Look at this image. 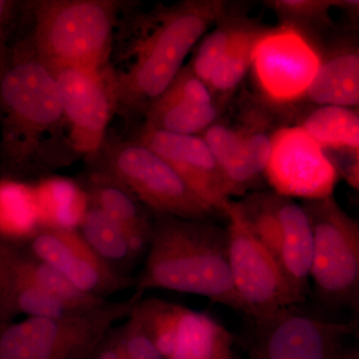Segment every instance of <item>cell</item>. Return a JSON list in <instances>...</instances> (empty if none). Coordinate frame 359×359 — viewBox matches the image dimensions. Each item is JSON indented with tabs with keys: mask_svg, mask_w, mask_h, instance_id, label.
<instances>
[{
	"mask_svg": "<svg viewBox=\"0 0 359 359\" xmlns=\"http://www.w3.org/2000/svg\"><path fill=\"white\" fill-rule=\"evenodd\" d=\"M2 178L21 180L67 164V123L57 78L27 39L9 47L0 76Z\"/></svg>",
	"mask_w": 359,
	"mask_h": 359,
	"instance_id": "6da1fadb",
	"label": "cell"
},
{
	"mask_svg": "<svg viewBox=\"0 0 359 359\" xmlns=\"http://www.w3.org/2000/svg\"><path fill=\"white\" fill-rule=\"evenodd\" d=\"M230 11L223 0H184L143 16L125 55L128 66L122 71L112 68L116 112L144 115L184 67L194 47Z\"/></svg>",
	"mask_w": 359,
	"mask_h": 359,
	"instance_id": "7a4b0ae2",
	"label": "cell"
},
{
	"mask_svg": "<svg viewBox=\"0 0 359 359\" xmlns=\"http://www.w3.org/2000/svg\"><path fill=\"white\" fill-rule=\"evenodd\" d=\"M136 292L150 290L201 295L241 311L231 280L226 228L154 214L152 237L142 269L135 276Z\"/></svg>",
	"mask_w": 359,
	"mask_h": 359,
	"instance_id": "3957f363",
	"label": "cell"
},
{
	"mask_svg": "<svg viewBox=\"0 0 359 359\" xmlns=\"http://www.w3.org/2000/svg\"><path fill=\"white\" fill-rule=\"evenodd\" d=\"M123 2L117 0H37L29 2L28 41L53 72L110 67L113 39Z\"/></svg>",
	"mask_w": 359,
	"mask_h": 359,
	"instance_id": "277c9868",
	"label": "cell"
},
{
	"mask_svg": "<svg viewBox=\"0 0 359 359\" xmlns=\"http://www.w3.org/2000/svg\"><path fill=\"white\" fill-rule=\"evenodd\" d=\"M107 302L68 318H26L0 330V359H88L104 335L128 318L143 297Z\"/></svg>",
	"mask_w": 359,
	"mask_h": 359,
	"instance_id": "5b68a950",
	"label": "cell"
},
{
	"mask_svg": "<svg viewBox=\"0 0 359 359\" xmlns=\"http://www.w3.org/2000/svg\"><path fill=\"white\" fill-rule=\"evenodd\" d=\"M313 228L311 280L332 308H353L359 295V221L334 196L302 203Z\"/></svg>",
	"mask_w": 359,
	"mask_h": 359,
	"instance_id": "8992f818",
	"label": "cell"
},
{
	"mask_svg": "<svg viewBox=\"0 0 359 359\" xmlns=\"http://www.w3.org/2000/svg\"><path fill=\"white\" fill-rule=\"evenodd\" d=\"M97 171L124 184L151 212L177 218L210 221L217 214L189 188L164 158L140 141L104 144Z\"/></svg>",
	"mask_w": 359,
	"mask_h": 359,
	"instance_id": "52a82bcc",
	"label": "cell"
},
{
	"mask_svg": "<svg viewBox=\"0 0 359 359\" xmlns=\"http://www.w3.org/2000/svg\"><path fill=\"white\" fill-rule=\"evenodd\" d=\"M231 280L241 311L252 320L299 302L282 268L245 219L238 201L224 212Z\"/></svg>",
	"mask_w": 359,
	"mask_h": 359,
	"instance_id": "ba28073f",
	"label": "cell"
},
{
	"mask_svg": "<svg viewBox=\"0 0 359 359\" xmlns=\"http://www.w3.org/2000/svg\"><path fill=\"white\" fill-rule=\"evenodd\" d=\"M238 204L301 304L308 294L313 257V228L304 205L273 191L249 193Z\"/></svg>",
	"mask_w": 359,
	"mask_h": 359,
	"instance_id": "9c48e42d",
	"label": "cell"
},
{
	"mask_svg": "<svg viewBox=\"0 0 359 359\" xmlns=\"http://www.w3.org/2000/svg\"><path fill=\"white\" fill-rule=\"evenodd\" d=\"M250 359H340L353 325L332 323L297 309H280L252 320Z\"/></svg>",
	"mask_w": 359,
	"mask_h": 359,
	"instance_id": "30bf717a",
	"label": "cell"
},
{
	"mask_svg": "<svg viewBox=\"0 0 359 359\" xmlns=\"http://www.w3.org/2000/svg\"><path fill=\"white\" fill-rule=\"evenodd\" d=\"M74 154L96 156L105 143L106 129L116 112L112 67L103 72L63 69L54 72Z\"/></svg>",
	"mask_w": 359,
	"mask_h": 359,
	"instance_id": "8fae6325",
	"label": "cell"
},
{
	"mask_svg": "<svg viewBox=\"0 0 359 359\" xmlns=\"http://www.w3.org/2000/svg\"><path fill=\"white\" fill-rule=\"evenodd\" d=\"M337 177L320 146L301 127L276 132L264 173L271 191L304 202L323 200L334 196Z\"/></svg>",
	"mask_w": 359,
	"mask_h": 359,
	"instance_id": "7c38bea8",
	"label": "cell"
},
{
	"mask_svg": "<svg viewBox=\"0 0 359 359\" xmlns=\"http://www.w3.org/2000/svg\"><path fill=\"white\" fill-rule=\"evenodd\" d=\"M15 245L56 269L85 294L107 299L110 295L134 287V278L112 271L78 230L39 229L25 242Z\"/></svg>",
	"mask_w": 359,
	"mask_h": 359,
	"instance_id": "4fadbf2b",
	"label": "cell"
},
{
	"mask_svg": "<svg viewBox=\"0 0 359 359\" xmlns=\"http://www.w3.org/2000/svg\"><path fill=\"white\" fill-rule=\"evenodd\" d=\"M137 140L164 158L208 207L224 217L231 199L218 163L202 136L141 129Z\"/></svg>",
	"mask_w": 359,
	"mask_h": 359,
	"instance_id": "5bb4252c",
	"label": "cell"
},
{
	"mask_svg": "<svg viewBox=\"0 0 359 359\" xmlns=\"http://www.w3.org/2000/svg\"><path fill=\"white\" fill-rule=\"evenodd\" d=\"M320 65L302 35L276 28L257 48L255 67L262 87L273 98L304 97Z\"/></svg>",
	"mask_w": 359,
	"mask_h": 359,
	"instance_id": "9a60e30c",
	"label": "cell"
},
{
	"mask_svg": "<svg viewBox=\"0 0 359 359\" xmlns=\"http://www.w3.org/2000/svg\"><path fill=\"white\" fill-rule=\"evenodd\" d=\"M304 98L314 106H337L359 114V28L332 40Z\"/></svg>",
	"mask_w": 359,
	"mask_h": 359,
	"instance_id": "2e32d148",
	"label": "cell"
},
{
	"mask_svg": "<svg viewBox=\"0 0 359 359\" xmlns=\"http://www.w3.org/2000/svg\"><path fill=\"white\" fill-rule=\"evenodd\" d=\"M299 127L320 146L337 175L359 192L358 113L316 106Z\"/></svg>",
	"mask_w": 359,
	"mask_h": 359,
	"instance_id": "e0dca14e",
	"label": "cell"
},
{
	"mask_svg": "<svg viewBox=\"0 0 359 359\" xmlns=\"http://www.w3.org/2000/svg\"><path fill=\"white\" fill-rule=\"evenodd\" d=\"M90 204L105 212L125 231L134 249L143 259L152 237L154 212L146 207L124 184L101 171L92 172L80 184Z\"/></svg>",
	"mask_w": 359,
	"mask_h": 359,
	"instance_id": "ac0fdd59",
	"label": "cell"
},
{
	"mask_svg": "<svg viewBox=\"0 0 359 359\" xmlns=\"http://www.w3.org/2000/svg\"><path fill=\"white\" fill-rule=\"evenodd\" d=\"M33 186L39 229L78 230L90 205L88 195L79 183L48 176Z\"/></svg>",
	"mask_w": 359,
	"mask_h": 359,
	"instance_id": "d6986e66",
	"label": "cell"
},
{
	"mask_svg": "<svg viewBox=\"0 0 359 359\" xmlns=\"http://www.w3.org/2000/svg\"><path fill=\"white\" fill-rule=\"evenodd\" d=\"M78 231L112 271L135 280V269L143 257L134 249L128 236L119 224L95 205L90 204Z\"/></svg>",
	"mask_w": 359,
	"mask_h": 359,
	"instance_id": "ffe728a7",
	"label": "cell"
},
{
	"mask_svg": "<svg viewBox=\"0 0 359 359\" xmlns=\"http://www.w3.org/2000/svg\"><path fill=\"white\" fill-rule=\"evenodd\" d=\"M203 138L218 163L228 197H245L261 183L245 150L240 130L216 122Z\"/></svg>",
	"mask_w": 359,
	"mask_h": 359,
	"instance_id": "44dd1931",
	"label": "cell"
},
{
	"mask_svg": "<svg viewBox=\"0 0 359 359\" xmlns=\"http://www.w3.org/2000/svg\"><path fill=\"white\" fill-rule=\"evenodd\" d=\"M275 29L248 18L231 40L208 83L215 101L221 107L247 76L259 45Z\"/></svg>",
	"mask_w": 359,
	"mask_h": 359,
	"instance_id": "7402d4cb",
	"label": "cell"
},
{
	"mask_svg": "<svg viewBox=\"0 0 359 359\" xmlns=\"http://www.w3.org/2000/svg\"><path fill=\"white\" fill-rule=\"evenodd\" d=\"M219 112L221 106L218 103L201 104L161 94L144 113L142 129L202 136L218 122Z\"/></svg>",
	"mask_w": 359,
	"mask_h": 359,
	"instance_id": "603a6c76",
	"label": "cell"
},
{
	"mask_svg": "<svg viewBox=\"0 0 359 359\" xmlns=\"http://www.w3.org/2000/svg\"><path fill=\"white\" fill-rule=\"evenodd\" d=\"M233 339L209 314L187 308L178 339L167 359H236Z\"/></svg>",
	"mask_w": 359,
	"mask_h": 359,
	"instance_id": "cb8c5ba5",
	"label": "cell"
},
{
	"mask_svg": "<svg viewBox=\"0 0 359 359\" xmlns=\"http://www.w3.org/2000/svg\"><path fill=\"white\" fill-rule=\"evenodd\" d=\"M39 230L33 184L0 179V240L20 244Z\"/></svg>",
	"mask_w": 359,
	"mask_h": 359,
	"instance_id": "d4e9b609",
	"label": "cell"
},
{
	"mask_svg": "<svg viewBox=\"0 0 359 359\" xmlns=\"http://www.w3.org/2000/svg\"><path fill=\"white\" fill-rule=\"evenodd\" d=\"M9 247L16 282L34 285L65 301L90 309L101 308L109 302L107 299L87 294L78 290L59 271L32 257L20 245L9 243Z\"/></svg>",
	"mask_w": 359,
	"mask_h": 359,
	"instance_id": "484cf974",
	"label": "cell"
},
{
	"mask_svg": "<svg viewBox=\"0 0 359 359\" xmlns=\"http://www.w3.org/2000/svg\"><path fill=\"white\" fill-rule=\"evenodd\" d=\"M88 359H164L138 316L132 311L128 318L111 328Z\"/></svg>",
	"mask_w": 359,
	"mask_h": 359,
	"instance_id": "4316f807",
	"label": "cell"
},
{
	"mask_svg": "<svg viewBox=\"0 0 359 359\" xmlns=\"http://www.w3.org/2000/svg\"><path fill=\"white\" fill-rule=\"evenodd\" d=\"M186 309L187 306L157 297H143L135 306L133 313L164 359L173 351Z\"/></svg>",
	"mask_w": 359,
	"mask_h": 359,
	"instance_id": "83f0119b",
	"label": "cell"
},
{
	"mask_svg": "<svg viewBox=\"0 0 359 359\" xmlns=\"http://www.w3.org/2000/svg\"><path fill=\"white\" fill-rule=\"evenodd\" d=\"M247 20L244 16L230 11L200 40L188 66L204 83H209L231 40Z\"/></svg>",
	"mask_w": 359,
	"mask_h": 359,
	"instance_id": "f1b7e54d",
	"label": "cell"
},
{
	"mask_svg": "<svg viewBox=\"0 0 359 359\" xmlns=\"http://www.w3.org/2000/svg\"><path fill=\"white\" fill-rule=\"evenodd\" d=\"M282 27L299 34H314L332 25V0H269L264 1Z\"/></svg>",
	"mask_w": 359,
	"mask_h": 359,
	"instance_id": "f546056e",
	"label": "cell"
},
{
	"mask_svg": "<svg viewBox=\"0 0 359 359\" xmlns=\"http://www.w3.org/2000/svg\"><path fill=\"white\" fill-rule=\"evenodd\" d=\"M90 311L92 309L65 301L57 295L45 292L34 285L18 283L14 280V318L20 314H25L27 318H68Z\"/></svg>",
	"mask_w": 359,
	"mask_h": 359,
	"instance_id": "4dcf8cb0",
	"label": "cell"
},
{
	"mask_svg": "<svg viewBox=\"0 0 359 359\" xmlns=\"http://www.w3.org/2000/svg\"><path fill=\"white\" fill-rule=\"evenodd\" d=\"M238 130L242 135L250 164L257 176L264 179V173L273 153L276 132H269L264 115L257 112H250L245 116L243 126Z\"/></svg>",
	"mask_w": 359,
	"mask_h": 359,
	"instance_id": "1f68e13d",
	"label": "cell"
},
{
	"mask_svg": "<svg viewBox=\"0 0 359 359\" xmlns=\"http://www.w3.org/2000/svg\"><path fill=\"white\" fill-rule=\"evenodd\" d=\"M14 276L11 247L0 240V330L13 323Z\"/></svg>",
	"mask_w": 359,
	"mask_h": 359,
	"instance_id": "d6a6232c",
	"label": "cell"
},
{
	"mask_svg": "<svg viewBox=\"0 0 359 359\" xmlns=\"http://www.w3.org/2000/svg\"><path fill=\"white\" fill-rule=\"evenodd\" d=\"M18 1L13 0H0V76L6 65L7 53H8L9 39L13 32L14 20L18 13Z\"/></svg>",
	"mask_w": 359,
	"mask_h": 359,
	"instance_id": "836d02e7",
	"label": "cell"
},
{
	"mask_svg": "<svg viewBox=\"0 0 359 359\" xmlns=\"http://www.w3.org/2000/svg\"><path fill=\"white\" fill-rule=\"evenodd\" d=\"M334 7L346 13L353 28H359V0H332Z\"/></svg>",
	"mask_w": 359,
	"mask_h": 359,
	"instance_id": "e575fe53",
	"label": "cell"
},
{
	"mask_svg": "<svg viewBox=\"0 0 359 359\" xmlns=\"http://www.w3.org/2000/svg\"><path fill=\"white\" fill-rule=\"evenodd\" d=\"M353 337V341L347 339L340 359H359V332H354Z\"/></svg>",
	"mask_w": 359,
	"mask_h": 359,
	"instance_id": "d590c367",
	"label": "cell"
},
{
	"mask_svg": "<svg viewBox=\"0 0 359 359\" xmlns=\"http://www.w3.org/2000/svg\"><path fill=\"white\" fill-rule=\"evenodd\" d=\"M353 309H354V311H355L356 314L355 325H353L354 330H355L356 332H359V295L358 299H356L355 302L353 304Z\"/></svg>",
	"mask_w": 359,
	"mask_h": 359,
	"instance_id": "8d00e7d4",
	"label": "cell"
},
{
	"mask_svg": "<svg viewBox=\"0 0 359 359\" xmlns=\"http://www.w3.org/2000/svg\"><path fill=\"white\" fill-rule=\"evenodd\" d=\"M236 359H238V358H236Z\"/></svg>",
	"mask_w": 359,
	"mask_h": 359,
	"instance_id": "74e56055",
	"label": "cell"
}]
</instances>
